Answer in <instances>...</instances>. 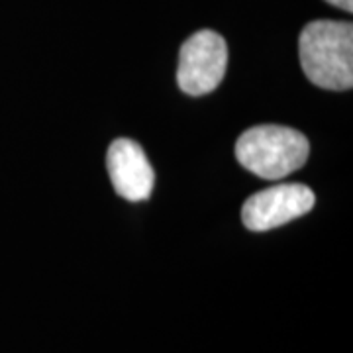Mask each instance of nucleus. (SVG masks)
I'll list each match as a JSON object with an SVG mask.
<instances>
[{
  "label": "nucleus",
  "instance_id": "obj_1",
  "mask_svg": "<svg viewBox=\"0 0 353 353\" xmlns=\"http://www.w3.org/2000/svg\"><path fill=\"white\" fill-rule=\"evenodd\" d=\"M304 75L316 87L350 90L353 87V26L336 20H314L299 38Z\"/></svg>",
  "mask_w": 353,
  "mask_h": 353
},
{
  "label": "nucleus",
  "instance_id": "obj_2",
  "mask_svg": "<svg viewBox=\"0 0 353 353\" xmlns=\"http://www.w3.org/2000/svg\"><path fill=\"white\" fill-rule=\"evenodd\" d=\"M234 152L250 173L267 181H279L306 163L310 143L299 130L267 124L245 130L236 141Z\"/></svg>",
  "mask_w": 353,
  "mask_h": 353
},
{
  "label": "nucleus",
  "instance_id": "obj_3",
  "mask_svg": "<svg viewBox=\"0 0 353 353\" xmlns=\"http://www.w3.org/2000/svg\"><path fill=\"white\" fill-rule=\"evenodd\" d=\"M228 65L224 38L212 30L192 34L181 48L176 83L189 97H202L218 88Z\"/></svg>",
  "mask_w": 353,
  "mask_h": 353
},
{
  "label": "nucleus",
  "instance_id": "obj_4",
  "mask_svg": "<svg viewBox=\"0 0 353 353\" xmlns=\"http://www.w3.org/2000/svg\"><path fill=\"white\" fill-rule=\"evenodd\" d=\"M314 202V192L306 185H277L252 194L241 208V220L252 232H267L308 214Z\"/></svg>",
  "mask_w": 353,
  "mask_h": 353
},
{
  "label": "nucleus",
  "instance_id": "obj_5",
  "mask_svg": "<svg viewBox=\"0 0 353 353\" xmlns=\"http://www.w3.org/2000/svg\"><path fill=\"white\" fill-rule=\"evenodd\" d=\"M106 169L112 181L114 190L130 202L150 199L155 173L143 150L132 139H116L106 153Z\"/></svg>",
  "mask_w": 353,
  "mask_h": 353
},
{
  "label": "nucleus",
  "instance_id": "obj_6",
  "mask_svg": "<svg viewBox=\"0 0 353 353\" xmlns=\"http://www.w3.org/2000/svg\"><path fill=\"white\" fill-rule=\"evenodd\" d=\"M326 2L336 6V8L345 10V12H353V0H326Z\"/></svg>",
  "mask_w": 353,
  "mask_h": 353
}]
</instances>
